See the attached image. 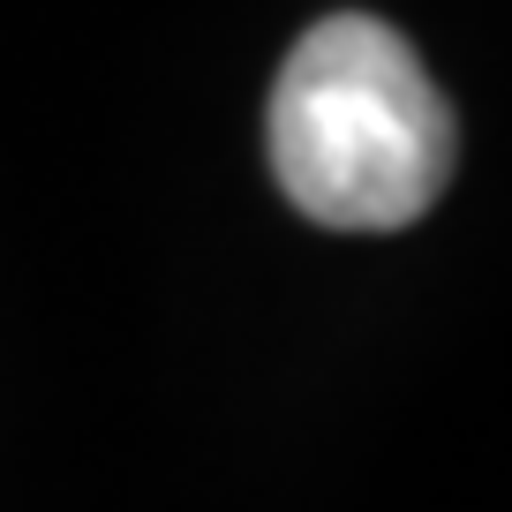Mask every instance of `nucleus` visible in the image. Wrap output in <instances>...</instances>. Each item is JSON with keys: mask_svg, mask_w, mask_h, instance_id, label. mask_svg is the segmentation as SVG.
Here are the masks:
<instances>
[{"mask_svg": "<svg viewBox=\"0 0 512 512\" xmlns=\"http://www.w3.org/2000/svg\"><path fill=\"white\" fill-rule=\"evenodd\" d=\"M264 128L287 204L339 234L415 226L460 159L452 106L384 16H324L302 31Z\"/></svg>", "mask_w": 512, "mask_h": 512, "instance_id": "1", "label": "nucleus"}]
</instances>
